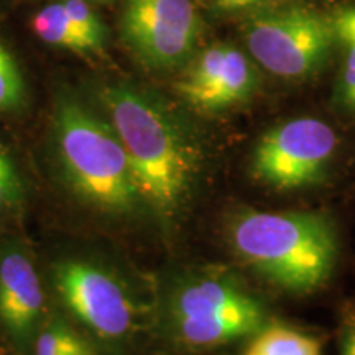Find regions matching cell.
I'll return each mask as SVG.
<instances>
[{
  "instance_id": "6da1fadb",
  "label": "cell",
  "mask_w": 355,
  "mask_h": 355,
  "mask_svg": "<svg viewBox=\"0 0 355 355\" xmlns=\"http://www.w3.org/2000/svg\"><path fill=\"white\" fill-rule=\"evenodd\" d=\"M99 99L117 132L145 207L163 222L183 214L202 170L201 145L162 97L133 84L104 87Z\"/></svg>"
},
{
  "instance_id": "7a4b0ae2",
  "label": "cell",
  "mask_w": 355,
  "mask_h": 355,
  "mask_svg": "<svg viewBox=\"0 0 355 355\" xmlns=\"http://www.w3.org/2000/svg\"><path fill=\"white\" fill-rule=\"evenodd\" d=\"M227 239L252 272L298 295L326 285L339 255L336 225L311 211L239 209L229 219Z\"/></svg>"
},
{
  "instance_id": "3957f363",
  "label": "cell",
  "mask_w": 355,
  "mask_h": 355,
  "mask_svg": "<svg viewBox=\"0 0 355 355\" xmlns=\"http://www.w3.org/2000/svg\"><path fill=\"white\" fill-rule=\"evenodd\" d=\"M55 139L66 181L79 198L114 216L146 209L112 123L63 96L56 105Z\"/></svg>"
},
{
  "instance_id": "277c9868",
  "label": "cell",
  "mask_w": 355,
  "mask_h": 355,
  "mask_svg": "<svg viewBox=\"0 0 355 355\" xmlns=\"http://www.w3.org/2000/svg\"><path fill=\"white\" fill-rule=\"evenodd\" d=\"M166 331L184 350L202 352L250 339L270 322L263 301L224 270L178 278L166 300Z\"/></svg>"
},
{
  "instance_id": "5b68a950",
  "label": "cell",
  "mask_w": 355,
  "mask_h": 355,
  "mask_svg": "<svg viewBox=\"0 0 355 355\" xmlns=\"http://www.w3.org/2000/svg\"><path fill=\"white\" fill-rule=\"evenodd\" d=\"M245 42L257 64L286 81L321 73L337 44L334 19L313 8L288 7L255 17Z\"/></svg>"
},
{
  "instance_id": "8992f818",
  "label": "cell",
  "mask_w": 355,
  "mask_h": 355,
  "mask_svg": "<svg viewBox=\"0 0 355 355\" xmlns=\"http://www.w3.org/2000/svg\"><path fill=\"white\" fill-rule=\"evenodd\" d=\"M337 150L334 128L316 117L275 125L257 141L250 173L278 193L308 189L326 178Z\"/></svg>"
},
{
  "instance_id": "52a82bcc",
  "label": "cell",
  "mask_w": 355,
  "mask_h": 355,
  "mask_svg": "<svg viewBox=\"0 0 355 355\" xmlns=\"http://www.w3.org/2000/svg\"><path fill=\"white\" fill-rule=\"evenodd\" d=\"M53 283L69 313L101 340L121 344L135 334L139 306L109 270L86 260L66 259L53 266Z\"/></svg>"
},
{
  "instance_id": "ba28073f",
  "label": "cell",
  "mask_w": 355,
  "mask_h": 355,
  "mask_svg": "<svg viewBox=\"0 0 355 355\" xmlns=\"http://www.w3.org/2000/svg\"><path fill=\"white\" fill-rule=\"evenodd\" d=\"M201 24L191 0H125L122 35L146 68L171 71L188 63Z\"/></svg>"
},
{
  "instance_id": "9c48e42d",
  "label": "cell",
  "mask_w": 355,
  "mask_h": 355,
  "mask_svg": "<svg viewBox=\"0 0 355 355\" xmlns=\"http://www.w3.org/2000/svg\"><path fill=\"white\" fill-rule=\"evenodd\" d=\"M259 83V71L241 50L216 44L194 60L176 91L199 112L216 114L250 101Z\"/></svg>"
},
{
  "instance_id": "30bf717a",
  "label": "cell",
  "mask_w": 355,
  "mask_h": 355,
  "mask_svg": "<svg viewBox=\"0 0 355 355\" xmlns=\"http://www.w3.org/2000/svg\"><path fill=\"white\" fill-rule=\"evenodd\" d=\"M44 319V291L30 255L19 247L0 254V322L21 354L32 352Z\"/></svg>"
},
{
  "instance_id": "8fae6325",
  "label": "cell",
  "mask_w": 355,
  "mask_h": 355,
  "mask_svg": "<svg viewBox=\"0 0 355 355\" xmlns=\"http://www.w3.org/2000/svg\"><path fill=\"white\" fill-rule=\"evenodd\" d=\"M241 355H322L318 337L270 321L250 339Z\"/></svg>"
},
{
  "instance_id": "7c38bea8",
  "label": "cell",
  "mask_w": 355,
  "mask_h": 355,
  "mask_svg": "<svg viewBox=\"0 0 355 355\" xmlns=\"http://www.w3.org/2000/svg\"><path fill=\"white\" fill-rule=\"evenodd\" d=\"M32 355H97V352L63 316L53 313L43 319L35 336Z\"/></svg>"
},
{
  "instance_id": "4fadbf2b",
  "label": "cell",
  "mask_w": 355,
  "mask_h": 355,
  "mask_svg": "<svg viewBox=\"0 0 355 355\" xmlns=\"http://www.w3.org/2000/svg\"><path fill=\"white\" fill-rule=\"evenodd\" d=\"M33 32L44 43L53 46L66 48V50L86 53L94 51L92 44L71 20L63 3H53L40 10L32 20Z\"/></svg>"
},
{
  "instance_id": "5bb4252c",
  "label": "cell",
  "mask_w": 355,
  "mask_h": 355,
  "mask_svg": "<svg viewBox=\"0 0 355 355\" xmlns=\"http://www.w3.org/2000/svg\"><path fill=\"white\" fill-rule=\"evenodd\" d=\"M337 43L344 55V64L337 84V99L345 112L355 115V7L340 10L334 17Z\"/></svg>"
},
{
  "instance_id": "9a60e30c",
  "label": "cell",
  "mask_w": 355,
  "mask_h": 355,
  "mask_svg": "<svg viewBox=\"0 0 355 355\" xmlns=\"http://www.w3.org/2000/svg\"><path fill=\"white\" fill-rule=\"evenodd\" d=\"M25 83L19 66L0 42V112H8L24 105Z\"/></svg>"
},
{
  "instance_id": "2e32d148",
  "label": "cell",
  "mask_w": 355,
  "mask_h": 355,
  "mask_svg": "<svg viewBox=\"0 0 355 355\" xmlns=\"http://www.w3.org/2000/svg\"><path fill=\"white\" fill-rule=\"evenodd\" d=\"M63 6L71 17V20L79 28V32L91 42L94 51H104L105 28L101 24V20L97 19L96 13L92 12V8L87 6L86 0H64Z\"/></svg>"
},
{
  "instance_id": "e0dca14e",
  "label": "cell",
  "mask_w": 355,
  "mask_h": 355,
  "mask_svg": "<svg viewBox=\"0 0 355 355\" xmlns=\"http://www.w3.org/2000/svg\"><path fill=\"white\" fill-rule=\"evenodd\" d=\"M24 198V186L15 163L0 144V212L19 206Z\"/></svg>"
},
{
  "instance_id": "ac0fdd59",
  "label": "cell",
  "mask_w": 355,
  "mask_h": 355,
  "mask_svg": "<svg viewBox=\"0 0 355 355\" xmlns=\"http://www.w3.org/2000/svg\"><path fill=\"white\" fill-rule=\"evenodd\" d=\"M340 355H355V318H349L339 332Z\"/></svg>"
},
{
  "instance_id": "d6986e66",
  "label": "cell",
  "mask_w": 355,
  "mask_h": 355,
  "mask_svg": "<svg viewBox=\"0 0 355 355\" xmlns=\"http://www.w3.org/2000/svg\"><path fill=\"white\" fill-rule=\"evenodd\" d=\"M263 2V0H216L217 7L222 10H239V8H247L257 3Z\"/></svg>"
},
{
  "instance_id": "ffe728a7",
  "label": "cell",
  "mask_w": 355,
  "mask_h": 355,
  "mask_svg": "<svg viewBox=\"0 0 355 355\" xmlns=\"http://www.w3.org/2000/svg\"><path fill=\"white\" fill-rule=\"evenodd\" d=\"M0 355H3V350H2V347H0Z\"/></svg>"
}]
</instances>
